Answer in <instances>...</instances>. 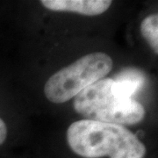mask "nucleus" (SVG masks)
I'll return each mask as SVG.
<instances>
[{
	"label": "nucleus",
	"mask_w": 158,
	"mask_h": 158,
	"mask_svg": "<svg viewBox=\"0 0 158 158\" xmlns=\"http://www.w3.org/2000/svg\"><path fill=\"white\" fill-rule=\"evenodd\" d=\"M67 141L75 154L85 158H144L147 148L123 126L82 119L67 130Z\"/></svg>",
	"instance_id": "obj_1"
},
{
	"label": "nucleus",
	"mask_w": 158,
	"mask_h": 158,
	"mask_svg": "<svg viewBox=\"0 0 158 158\" xmlns=\"http://www.w3.org/2000/svg\"><path fill=\"white\" fill-rule=\"evenodd\" d=\"M75 111L85 119L116 125H135L146 115L144 106L119 90L115 79L103 78L74 98Z\"/></svg>",
	"instance_id": "obj_2"
},
{
	"label": "nucleus",
	"mask_w": 158,
	"mask_h": 158,
	"mask_svg": "<svg viewBox=\"0 0 158 158\" xmlns=\"http://www.w3.org/2000/svg\"><path fill=\"white\" fill-rule=\"evenodd\" d=\"M113 59L104 52L90 53L51 76L44 86L46 98L62 104L105 78L113 69Z\"/></svg>",
	"instance_id": "obj_3"
},
{
	"label": "nucleus",
	"mask_w": 158,
	"mask_h": 158,
	"mask_svg": "<svg viewBox=\"0 0 158 158\" xmlns=\"http://www.w3.org/2000/svg\"><path fill=\"white\" fill-rule=\"evenodd\" d=\"M41 5L53 11L75 12L86 16H96L107 11L110 0H42Z\"/></svg>",
	"instance_id": "obj_4"
},
{
	"label": "nucleus",
	"mask_w": 158,
	"mask_h": 158,
	"mask_svg": "<svg viewBox=\"0 0 158 158\" xmlns=\"http://www.w3.org/2000/svg\"><path fill=\"white\" fill-rule=\"evenodd\" d=\"M141 33L150 45L153 51L158 53V15L151 14L146 17L141 24Z\"/></svg>",
	"instance_id": "obj_5"
},
{
	"label": "nucleus",
	"mask_w": 158,
	"mask_h": 158,
	"mask_svg": "<svg viewBox=\"0 0 158 158\" xmlns=\"http://www.w3.org/2000/svg\"><path fill=\"white\" fill-rule=\"evenodd\" d=\"M7 136V127L5 121L0 118V145L4 143Z\"/></svg>",
	"instance_id": "obj_6"
}]
</instances>
